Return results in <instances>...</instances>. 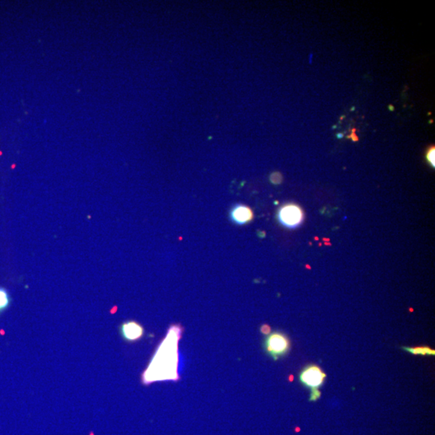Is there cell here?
I'll list each match as a JSON object with an SVG mask.
<instances>
[{"instance_id":"4","label":"cell","mask_w":435,"mask_h":435,"mask_svg":"<svg viewBox=\"0 0 435 435\" xmlns=\"http://www.w3.org/2000/svg\"><path fill=\"white\" fill-rule=\"evenodd\" d=\"M278 217L284 227L293 229L303 223V212L296 205L287 204L280 209Z\"/></svg>"},{"instance_id":"13","label":"cell","mask_w":435,"mask_h":435,"mask_svg":"<svg viewBox=\"0 0 435 435\" xmlns=\"http://www.w3.org/2000/svg\"><path fill=\"white\" fill-rule=\"evenodd\" d=\"M338 137H343V134H342V135H338Z\"/></svg>"},{"instance_id":"10","label":"cell","mask_w":435,"mask_h":435,"mask_svg":"<svg viewBox=\"0 0 435 435\" xmlns=\"http://www.w3.org/2000/svg\"><path fill=\"white\" fill-rule=\"evenodd\" d=\"M434 155V147H430L429 150H428L427 153H426V159L429 162V164L431 165V166H433V168H434L435 166Z\"/></svg>"},{"instance_id":"8","label":"cell","mask_w":435,"mask_h":435,"mask_svg":"<svg viewBox=\"0 0 435 435\" xmlns=\"http://www.w3.org/2000/svg\"><path fill=\"white\" fill-rule=\"evenodd\" d=\"M10 303H11V298L8 291L4 288H0V314L8 308Z\"/></svg>"},{"instance_id":"1","label":"cell","mask_w":435,"mask_h":435,"mask_svg":"<svg viewBox=\"0 0 435 435\" xmlns=\"http://www.w3.org/2000/svg\"><path fill=\"white\" fill-rule=\"evenodd\" d=\"M182 329L179 325H172L168 331L159 348L155 353L148 369L143 375L144 383H152L157 380H177L178 352L177 343L181 337Z\"/></svg>"},{"instance_id":"2","label":"cell","mask_w":435,"mask_h":435,"mask_svg":"<svg viewBox=\"0 0 435 435\" xmlns=\"http://www.w3.org/2000/svg\"><path fill=\"white\" fill-rule=\"evenodd\" d=\"M325 377L327 375L322 368L313 364L306 366L301 372L299 375L301 383L310 389L311 391L310 396V401H316L321 397V393L318 390V388L323 385Z\"/></svg>"},{"instance_id":"9","label":"cell","mask_w":435,"mask_h":435,"mask_svg":"<svg viewBox=\"0 0 435 435\" xmlns=\"http://www.w3.org/2000/svg\"><path fill=\"white\" fill-rule=\"evenodd\" d=\"M282 180H283V177H282V175H281V173H279V172H274V173H273L270 175V181L273 184H275V185L281 184Z\"/></svg>"},{"instance_id":"5","label":"cell","mask_w":435,"mask_h":435,"mask_svg":"<svg viewBox=\"0 0 435 435\" xmlns=\"http://www.w3.org/2000/svg\"><path fill=\"white\" fill-rule=\"evenodd\" d=\"M230 218L234 224L243 225L253 220L254 214L249 206L244 204H236L231 208Z\"/></svg>"},{"instance_id":"12","label":"cell","mask_w":435,"mask_h":435,"mask_svg":"<svg viewBox=\"0 0 435 435\" xmlns=\"http://www.w3.org/2000/svg\"><path fill=\"white\" fill-rule=\"evenodd\" d=\"M355 131H356V129H353L352 134H351V135L349 137H351V138H352L353 141H358V137H357V135H356V132H355Z\"/></svg>"},{"instance_id":"7","label":"cell","mask_w":435,"mask_h":435,"mask_svg":"<svg viewBox=\"0 0 435 435\" xmlns=\"http://www.w3.org/2000/svg\"><path fill=\"white\" fill-rule=\"evenodd\" d=\"M405 351L414 356H422V357H431L435 356V350L426 346L422 347H403Z\"/></svg>"},{"instance_id":"3","label":"cell","mask_w":435,"mask_h":435,"mask_svg":"<svg viewBox=\"0 0 435 435\" xmlns=\"http://www.w3.org/2000/svg\"><path fill=\"white\" fill-rule=\"evenodd\" d=\"M290 347V340L287 335L278 331L268 334L264 339V350L274 360L285 357Z\"/></svg>"},{"instance_id":"6","label":"cell","mask_w":435,"mask_h":435,"mask_svg":"<svg viewBox=\"0 0 435 435\" xmlns=\"http://www.w3.org/2000/svg\"><path fill=\"white\" fill-rule=\"evenodd\" d=\"M120 332L123 339L133 342L139 340L142 338L144 335V328L141 324L135 321H128L121 325Z\"/></svg>"},{"instance_id":"11","label":"cell","mask_w":435,"mask_h":435,"mask_svg":"<svg viewBox=\"0 0 435 435\" xmlns=\"http://www.w3.org/2000/svg\"><path fill=\"white\" fill-rule=\"evenodd\" d=\"M261 330L262 332H263V333L264 334H265V335H268V334L270 333L269 328H268V327H267V325H264V327L262 328Z\"/></svg>"}]
</instances>
